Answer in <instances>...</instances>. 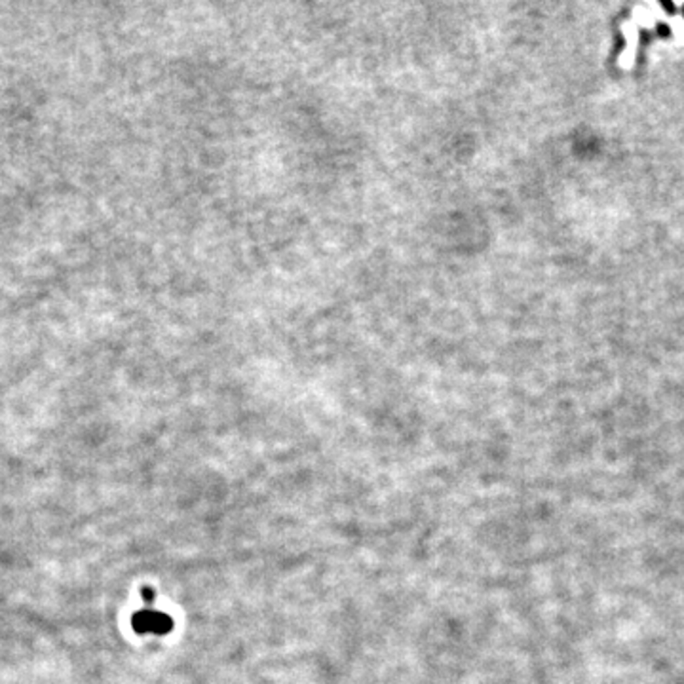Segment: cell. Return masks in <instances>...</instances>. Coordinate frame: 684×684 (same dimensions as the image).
Listing matches in <instances>:
<instances>
[{
    "instance_id": "cell-2",
    "label": "cell",
    "mask_w": 684,
    "mask_h": 684,
    "mask_svg": "<svg viewBox=\"0 0 684 684\" xmlns=\"http://www.w3.org/2000/svg\"><path fill=\"white\" fill-rule=\"evenodd\" d=\"M143 599L154 601V591H150V589H145V591H143Z\"/></svg>"
},
{
    "instance_id": "cell-1",
    "label": "cell",
    "mask_w": 684,
    "mask_h": 684,
    "mask_svg": "<svg viewBox=\"0 0 684 684\" xmlns=\"http://www.w3.org/2000/svg\"><path fill=\"white\" fill-rule=\"evenodd\" d=\"M131 626H133V631L139 635L162 637V635H168L173 629V620L164 612L154 611V608H145V611L133 614Z\"/></svg>"
}]
</instances>
